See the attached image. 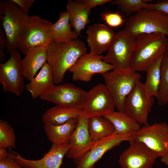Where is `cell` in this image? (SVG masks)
Listing matches in <instances>:
<instances>
[{"instance_id": "obj_30", "label": "cell", "mask_w": 168, "mask_h": 168, "mask_svg": "<svg viewBox=\"0 0 168 168\" xmlns=\"http://www.w3.org/2000/svg\"><path fill=\"white\" fill-rule=\"evenodd\" d=\"M16 139L14 128L6 121L0 120V148H14Z\"/></svg>"}, {"instance_id": "obj_41", "label": "cell", "mask_w": 168, "mask_h": 168, "mask_svg": "<svg viewBox=\"0 0 168 168\" xmlns=\"http://www.w3.org/2000/svg\"></svg>"}, {"instance_id": "obj_10", "label": "cell", "mask_w": 168, "mask_h": 168, "mask_svg": "<svg viewBox=\"0 0 168 168\" xmlns=\"http://www.w3.org/2000/svg\"><path fill=\"white\" fill-rule=\"evenodd\" d=\"M133 140L142 142L161 158L168 155V124L144 125L134 134Z\"/></svg>"}, {"instance_id": "obj_7", "label": "cell", "mask_w": 168, "mask_h": 168, "mask_svg": "<svg viewBox=\"0 0 168 168\" xmlns=\"http://www.w3.org/2000/svg\"><path fill=\"white\" fill-rule=\"evenodd\" d=\"M136 37L124 29L115 33L113 41L103 60L114 69L130 68Z\"/></svg>"}, {"instance_id": "obj_14", "label": "cell", "mask_w": 168, "mask_h": 168, "mask_svg": "<svg viewBox=\"0 0 168 168\" xmlns=\"http://www.w3.org/2000/svg\"><path fill=\"white\" fill-rule=\"evenodd\" d=\"M120 155L121 168H152L158 156L143 143L133 140Z\"/></svg>"}, {"instance_id": "obj_25", "label": "cell", "mask_w": 168, "mask_h": 168, "mask_svg": "<svg viewBox=\"0 0 168 168\" xmlns=\"http://www.w3.org/2000/svg\"><path fill=\"white\" fill-rule=\"evenodd\" d=\"M71 27L68 12L66 11L60 12L58 20L52 26L53 41L66 43L77 39L78 35L72 30Z\"/></svg>"}, {"instance_id": "obj_9", "label": "cell", "mask_w": 168, "mask_h": 168, "mask_svg": "<svg viewBox=\"0 0 168 168\" xmlns=\"http://www.w3.org/2000/svg\"><path fill=\"white\" fill-rule=\"evenodd\" d=\"M9 59L0 63V82L2 90L19 96L26 88L21 71V56L18 50L11 52Z\"/></svg>"}, {"instance_id": "obj_11", "label": "cell", "mask_w": 168, "mask_h": 168, "mask_svg": "<svg viewBox=\"0 0 168 168\" xmlns=\"http://www.w3.org/2000/svg\"><path fill=\"white\" fill-rule=\"evenodd\" d=\"M113 98L105 84H98L87 91L83 105V115L88 118L104 116L114 111Z\"/></svg>"}, {"instance_id": "obj_20", "label": "cell", "mask_w": 168, "mask_h": 168, "mask_svg": "<svg viewBox=\"0 0 168 168\" xmlns=\"http://www.w3.org/2000/svg\"><path fill=\"white\" fill-rule=\"evenodd\" d=\"M83 115L82 108L70 106L56 105L47 110L43 114L44 124L59 125Z\"/></svg>"}, {"instance_id": "obj_29", "label": "cell", "mask_w": 168, "mask_h": 168, "mask_svg": "<svg viewBox=\"0 0 168 168\" xmlns=\"http://www.w3.org/2000/svg\"><path fill=\"white\" fill-rule=\"evenodd\" d=\"M151 0H115L111 2L126 16L136 13L143 9Z\"/></svg>"}, {"instance_id": "obj_17", "label": "cell", "mask_w": 168, "mask_h": 168, "mask_svg": "<svg viewBox=\"0 0 168 168\" xmlns=\"http://www.w3.org/2000/svg\"><path fill=\"white\" fill-rule=\"evenodd\" d=\"M70 147L69 143L52 144L49 151L43 157L37 160H31L23 158L14 151L10 155L22 167L26 168H60L63 158Z\"/></svg>"}, {"instance_id": "obj_38", "label": "cell", "mask_w": 168, "mask_h": 168, "mask_svg": "<svg viewBox=\"0 0 168 168\" xmlns=\"http://www.w3.org/2000/svg\"><path fill=\"white\" fill-rule=\"evenodd\" d=\"M161 161L168 166V155L165 157L161 158Z\"/></svg>"}, {"instance_id": "obj_19", "label": "cell", "mask_w": 168, "mask_h": 168, "mask_svg": "<svg viewBox=\"0 0 168 168\" xmlns=\"http://www.w3.org/2000/svg\"><path fill=\"white\" fill-rule=\"evenodd\" d=\"M22 58L21 68L24 78L30 81L38 71L47 63V47L40 46L29 50Z\"/></svg>"}, {"instance_id": "obj_24", "label": "cell", "mask_w": 168, "mask_h": 168, "mask_svg": "<svg viewBox=\"0 0 168 168\" xmlns=\"http://www.w3.org/2000/svg\"><path fill=\"white\" fill-rule=\"evenodd\" d=\"M113 125L115 133L119 135L135 133L141 128V125L125 113L114 111L103 116Z\"/></svg>"}, {"instance_id": "obj_35", "label": "cell", "mask_w": 168, "mask_h": 168, "mask_svg": "<svg viewBox=\"0 0 168 168\" xmlns=\"http://www.w3.org/2000/svg\"><path fill=\"white\" fill-rule=\"evenodd\" d=\"M25 13L28 14L29 10L35 0H12Z\"/></svg>"}, {"instance_id": "obj_22", "label": "cell", "mask_w": 168, "mask_h": 168, "mask_svg": "<svg viewBox=\"0 0 168 168\" xmlns=\"http://www.w3.org/2000/svg\"><path fill=\"white\" fill-rule=\"evenodd\" d=\"M66 8L72 27L79 36L86 26L90 23L89 17L91 10L76 0H68Z\"/></svg>"}, {"instance_id": "obj_26", "label": "cell", "mask_w": 168, "mask_h": 168, "mask_svg": "<svg viewBox=\"0 0 168 168\" xmlns=\"http://www.w3.org/2000/svg\"><path fill=\"white\" fill-rule=\"evenodd\" d=\"M87 125L90 135L93 142L115 133L113 125L103 116H96L89 118Z\"/></svg>"}, {"instance_id": "obj_28", "label": "cell", "mask_w": 168, "mask_h": 168, "mask_svg": "<svg viewBox=\"0 0 168 168\" xmlns=\"http://www.w3.org/2000/svg\"><path fill=\"white\" fill-rule=\"evenodd\" d=\"M156 98L161 106L168 104V56L165 54L162 59L161 83Z\"/></svg>"}, {"instance_id": "obj_6", "label": "cell", "mask_w": 168, "mask_h": 168, "mask_svg": "<svg viewBox=\"0 0 168 168\" xmlns=\"http://www.w3.org/2000/svg\"><path fill=\"white\" fill-rule=\"evenodd\" d=\"M52 24L48 20L39 16H29L20 36L18 50L25 55L34 48L47 47L53 42Z\"/></svg>"}, {"instance_id": "obj_16", "label": "cell", "mask_w": 168, "mask_h": 168, "mask_svg": "<svg viewBox=\"0 0 168 168\" xmlns=\"http://www.w3.org/2000/svg\"><path fill=\"white\" fill-rule=\"evenodd\" d=\"M88 118L84 115L79 119L77 127L70 138V147L65 156L73 160L76 165L90 150L93 142L88 129Z\"/></svg>"}, {"instance_id": "obj_23", "label": "cell", "mask_w": 168, "mask_h": 168, "mask_svg": "<svg viewBox=\"0 0 168 168\" xmlns=\"http://www.w3.org/2000/svg\"><path fill=\"white\" fill-rule=\"evenodd\" d=\"M54 84L52 69L46 63L39 72L26 85V89L34 99L40 96Z\"/></svg>"}, {"instance_id": "obj_13", "label": "cell", "mask_w": 168, "mask_h": 168, "mask_svg": "<svg viewBox=\"0 0 168 168\" xmlns=\"http://www.w3.org/2000/svg\"><path fill=\"white\" fill-rule=\"evenodd\" d=\"M103 56L86 53L80 57L69 69L73 80L89 82L96 74H102L114 69L111 65L103 60Z\"/></svg>"}, {"instance_id": "obj_39", "label": "cell", "mask_w": 168, "mask_h": 168, "mask_svg": "<svg viewBox=\"0 0 168 168\" xmlns=\"http://www.w3.org/2000/svg\"><path fill=\"white\" fill-rule=\"evenodd\" d=\"M165 54L168 56V38L167 39V45L166 49V52Z\"/></svg>"}, {"instance_id": "obj_18", "label": "cell", "mask_w": 168, "mask_h": 168, "mask_svg": "<svg viewBox=\"0 0 168 168\" xmlns=\"http://www.w3.org/2000/svg\"><path fill=\"white\" fill-rule=\"evenodd\" d=\"M86 33L87 42L90 49V53L98 55L108 51L115 34L110 27L102 23L90 25Z\"/></svg>"}, {"instance_id": "obj_21", "label": "cell", "mask_w": 168, "mask_h": 168, "mask_svg": "<svg viewBox=\"0 0 168 168\" xmlns=\"http://www.w3.org/2000/svg\"><path fill=\"white\" fill-rule=\"evenodd\" d=\"M79 118L71 119L59 125L44 124V130L48 140L52 144L60 145L68 143Z\"/></svg>"}, {"instance_id": "obj_8", "label": "cell", "mask_w": 168, "mask_h": 168, "mask_svg": "<svg viewBox=\"0 0 168 168\" xmlns=\"http://www.w3.org/2000/svg\"><path fill=\"white\" fill-rule=\"evenodd\" d=\"M154 97L147 92L144 83L140 81L126 97L124 112L141 125H148V115L154 103Z\"/></svg>"}, {"instance_id": "obj_32", "label": "cell", "mask_w": 168, "mask_h": 168, "mask_svg": "<svg viewBox=\"0 0 168 168\" xmlns=\"http://www.w3.org/2000/svg\"><path fill=\"white\" fill-rule=\"evenodd\" d=\"M157 10L168 14V0H161L154 3H147L144 8Z\"/></svg>"}, {"instance_id": "obj_33", "label": "cell", "mask_w": 168, "mask_h": 168, "mask_svg": "<svg viewBox=\"0 0 168 168\" xmlns=\"http://www.w3.org/2000/svg\"><path fill=\"white\" fill-rule=\"evenodd\" d=\"M9 154L5 159L0 161V168H23Z\"/></svg>"}, {"instance_id": "obj_1", "label": "cell", "mask_w": 168, "mask_h": 168, "mask_svg": "<svg viewBox=\"0 0 168 168\" xmlns=\"http://www.w3.org/2000/svg\"><path fill=\"white\" fill-rule=\"evenodd\" d=\"M86 52L85 43L78 39L66 43L53 41L48 45L47 63L52 69L55 84L63 82L66 72Z\"/></svg>"}, {"instance_id": "obj_27", "label": "cell", "mask_w": 168, "mask_h": 168, "mask_svg": "<svg viewBox=\"0 0 168 168\" xmlns=\"http://www.w3.org/2000/svg\"><path fill=\"white\" fill-rule=\"evenodd\" d=\"M164 55L150 64L145 71L147 75L145 82L144 83V87L150 95L156 98L161 83V67Z\"/></svg>"}, {"instance_id": "obj_2", "label": "cell", "mask_w": 168, "mask_h": 168, "mask_svg": "<svg viewBox=\"0 0 168 168\" xmlns=\"http://www.w3.org/2000/svg\"><path fill=\"white\" fill-rule=\"evenodd\" d=\"M130 68L145 72L147 67L165 53L168 38L158 33L143 34L136 36Z\"/></svg>"}, {"instance_id": "obj_34", "label": "cell", "mask_w": 168, "mask_h": 168, "mask_svg": "<svg viewBox=\"0 0 168 168\" xmlns=\"http://www.w3.org/2000/svg\"><path fill=\"white\" fill-rule=\"evenodd\" d=\"M77 2L84 5L87 8L91 9L99 6H102L109 2L111 0H76Z\"/></svg>"}, {"instance_id": "obj_4", "label": "cell", "mask_w": 168, "mask_h": 168, "mask_svg": "<svg viewBox=\"0 0 168 168\" xmlns=\"http://www.w3.org/2000/svg\"><path fill=\"white\" fill-rule=\"evenodd\" d=\"M136 36L143 34L161 33L168 36V14L152 9L144 8L130 16L124 29Z\"/></svg>"}, {"instance_id": "obj_5", "label": "cell", "mask_w": 168, "mask_h": 168, "mask_svg": "<svg viewBox=\"0 0 168 168\" xmlns=\"http://www.w3.org/2000/svg\"><path fill=\"white\" fill-rule=\"evenodd\" d=\"M102 75L116 108L118 111L124 112L125 99L140 81L141 76L130 68L113 69Z\"/></svg>"}, {"instance_id": "obj_36", "label": "cell", "mask_w": 168, "mask_h": 168, "mask_svg": "<svg viewBox=\"0 0 168 168\" xmlns=\"http://www.w3.org/2000/svg\"><path fill=\"white\" fill-rule=\"evenodd\" d=\"M6 49V40L5 33L3 30L0 29V61L3 63L5 59V54L4 49Z\"/></svg>"}, {"instance_id": "obj_31", "label": "cell", "mask_w": 168, "mask_h": 168, "mask_svg": "<svg viewBox=\"0 0 168 168\" xmlns=\"http://www.w3.org/2000/svg\"><path fill=\"white\" fill-rule=\"evenodd\" d=\"M101 16L102 20L109 27H119L125 21L122 16L118 12H105L102 14Z\"/></svg>"}, {"instance_id": "obj_40", "label": "cell", "mask_w": 168, "mask_h": 168, "mask_svg": "<svg viewBox=\"0 0 168 168\" xmlns=\"http://www.w3.org/2000/svg\"><path fill=\"white\" fill-rule=\"evenodd\" d=\"M23 168H25V167H23Z\"/></svg>"}, {"instance_id": "obj_15", "label": "cell", "mask_w": 168, "mask_h": 168, "mask_svg": "<svg viewBox=\"0 0 168 168\" xmlns=\"http://www.w3.org/2000/svg\"><path fill=\"white\" fill-rule=\"evenodd\" d=\"M135 133L119 135L114 133L99 140L93 142L90 150L76 164L75 168H94L95 163L108 151L119 146L123 142L133 140Z\"/></svg>"}, {"instance_id": "obj_3", "label": "cell", "mask_w": 168, "mask_h": 168, "mask_svg": "<svg viewBox=\"0 0 168 168\" xmlns=\"http://www.w3.org/2000/svg\"><path fill=\"white\" fill-rule=\"evenodd\" d=\"M0 17L6 40L7 54L18 50L20 36L29 15L12 0L0 2Z\"/></svg>"}, {"instance_id": "obj_37", "label": "cell", "mask_w": 168, "mask_h": 168, "mask_svg": "<svg viewBox=\"0 0 168 168\" xmlns=\"http://www.w3.org/2000/svg\"><path fill=\"white\" fill-rule=\"evenodd\" d=\"M6 149L0 148V161L5 159L8 156L9 153L7 152Z\"/></svg>"}, {"instance_id": "obj_12", "label": "cell", "mask_w": 168, "mask_h": 168, "mask_svg": "<svg viewBox=\"0 0 168 168\" xmlns=\"http://www.w3.org/2000/svg\"><path fill=\"white\" fill-rule=\"evenodd\" d=\"M86 92L82 88L71 83L54 84L40 97L42 100L54 103L56 105L82 108Z\"/></svg>"}]
</instances>
